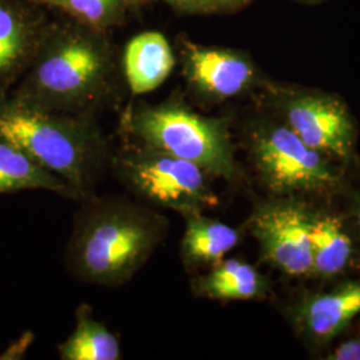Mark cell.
<instances>
[{
	"mask_svg": "<svg viewBox=\"0 0 360 360\" xmlns=\"http://www.w3.org/2000/svg\"><path fill=\"white\" fill-rule=\"evenodd\" d=\"M288 127L309 147L346 159L352 151L354 126L345 105L331 96L304 95L287 104Z\"/></svg>",
	"mask_w": 360,
	"mask_h": 360,
	"instance_id": "ba28073f",
	"label": "cell"
},
{
	"mask_svg": "<svg viewBox=\"0 0 360 360\" xmlns=\"http://www.w3.org/2000/svg\"><path fill=\"white\" fill-rule=\"evenodd\" d=\"M191 290L199 297L219 302L250 300L264 294L266 282L251 264L227 259L212 266L210 272L191 281Z\"/></svg>",
	"mask_w": 360,
	"mask_h": 360,
	"instance_id": "7c38bea8",
	"label": "cell"
},
{
	"mask_svg": "<svg viewBox=\"0 0 360 360\" xmlns=\"http://www.w3.org/2000/svg\"><path fill=\"white\" fill-rule=\"evenodd\" d=\"M165 1L172 3V4H178L181 7H196V6L207 3V0H165Z\"/></svg>",
	"mask_w": 360,
	"mask_h": 360,
	"instance_id": "ffe728a7",
	"label": "cell"
},
{
	"mask_svg": "<svg viewBox=\"0 0 360 360\" xmlns=\"http://www.w3.org/2000/svg\"><path fill=\"white\" fill-rule=\"evenodd\" d=\"M43 190L77 200L75 191L51 171L10 143L0 141V195Z\"/></svg>",
	"mask_w": 360,
	"mask_h": 360,
	"instance_id": "9a60e30c",
	"label": "cell"
},
{
	"mask_svg": "<svg viewBox=\"0 0 360 360\" xmlns=\"http://www.w3.org/2000/svg\"><path fill=\"white\" fill-rule=\"evenodd\" d=\"M330 360H360V336L342 343L328 355Z\"/></svg>",
	"mask_w": 360,
	"mask_h": 360,
	"instance_id": "d6986e66",
	"label": "cell"
},
{
	"mask_svg": "<svg viewBox=\"0 0 360 360\" xmlns=\"http://www.w3.org/2000/svg\"><path fill=\"white\" fill-rule=\"evenodd\" d=\"M248 151L260 179L272 193H321L338 183L322 153L309 147L290 127L252 129Z\"/></svg>",
	"mask_w": 360,
	"mask_h": 360,
	"instance_id": "8992f818",
	"label": "cell"
},
{
	"mask_svg": "<svg viewBox=\"0 0 360 360\" xmlns=\"http://www.w3.org/2000/svg\"><path fill=\"white\" fill-rule=\"evenodd\" d=\"M34 30L13 0H0V91L6 90L34 53Z\"/></svg>",
	"mask_w": 360,
	"mask_h": 360,
	"instance_id": "5bb4252c",
	"label": "cell"
},
{
	"mask_svg": "<svg viewBox=\"0 0 360 360\" xmlns=\"http://www.w3.org/2000/svg\"><path fill=\"white\" fill-rule=\"evenodd\" d=\"M358 215H359V220H360V203H359V212H358Z\"/></svg>",
	"mask_w": 360,
	"mask_h": 360,
	"instance_id": "603a6c76",
	"label": "cell"
},
{
	"mask_svg": "<svg viewBox=\"0 0 360 360\" xmlns=\"http://www.w3.org/2000/svg\"><path fill=\"white\" fill-rule=\"evenodd\" d=\"M179 255L186 270L215 266L235 248L240 235L231 226L203 217V212L184 218Z\"/></svg>",
	"mask_w": 360,
	"mask_h": 360,
	"instance_id": "8fae6325",
	"label": "cell"
},
{
	"mask_svg": "<svg viewBox=\"0 0 360 360\" xmlns=\"http://www.w3.org/2000/svg\"><path fill=\"white\" fill-rule=\"evenodd\" d=\"M312 217L297 203L271 202L252 212L248 229L271 263L290 275H304L312 271Z\"/></svg>",
	"mask_w": 360,
	"mask_h": 360,
	"instance_id": "52a82bcc",
	"label": "cell"
},
{
	"mask_svg": "<svg viewBox=\"0 0 360 360\" xmlns=\"http://www.w3.org/2000/svg\"><path fill=\"white\" fill-rule=\"evenodd\" d=\"M108 172L144 205L183 218L218 205L205 169L141 143L123 139L111 151Z\"/></svg>",
	"mask_w": 360,
	"mask_h": 360,
	"instance_id": "5b68a950",
	"label": "cell"
},
{
	"mask_svg": "<svg viewBox=\"0 0 360 360\" xmlns=\"http://www.w3.org/2000/svg\"><path fill=\"white\" fill-rule=\"evenodd\" d=\"M175 67V56L160 32H144L129 40L123 71L132 95H143L160 87Z\"/></svg>",
	"mask_w": 360,
	"mask_h": 360,
	"instance_id": "30bf717a",
	"label": "cell"
},
{
	"mask_svg": "<svg viewBox=\"0 0 360 360\" xmlns=\"http://www.w3.org/2000/svg\"><path fill=\"white\" fill-rule=\"evenodd\" d=\"M236 1H239V0H207V3L217 4V6H230Z\"/></svg>",
	"mask_w": 360,
	"mask_h": 360,
	"instance_id": "44dd1931",
	"label": "cell"
},
{
	"mask_svg": "<svg viewBox=\"0 0 360 360\" xmlns=\"http://www.w3.org/2000/svg\"><path fill=\"white\" fill-rule=\"evenodd\" d=\"M65 247L68 272L84 283H129L163 245L168 219L154 207L120 195L83 198Z\"/></svg>",
	"mask_w": 360,
	"mask_h": 360,
	"instance_id": "6da1fadb",
	"label": "cell"
},
{
	"mask_svg": "<svg viewBox=\"0 0 360 360\" xmlns=\"http://www.w3.org/2000/svg\"><path fill=\"white\" fill-rule=\"evenodd\" d=\"M58 356L60 360H119L123 355L119 336L94 316L90 306L80 304L75 328L58 346Z\"/></svg>",
	"mask_w": 360,
	"mask_h": 360,
	"instance_id": "2e32d148",
	"label": "cell"
},
{
	"mask_svg": "<svg viewBox=\"0 0 360 360\" xmlns=\"http://www.w3.org/2000/svg\"><path fill=\"white\" fill-rule=\"evenodd\" d=\"M111 77L112 65L103 47L72 37L41 52L13 96L49 111L86 115L105 98Z\"/></svg>",
	"mask_w": 360,
	"mask_h": 360,
	"instance_id": "277c9868",
	"label": "cell"
},
{
	"mask_svg": "<svg viewBox=\"0 0 360 360\" xmlns=\"http://www.w3.org/2000/svg\"><path fill=\"white\" fill-rule=\"evenodd\" d=\"M49 3L90 25L104 26L120 11L123 0H49Z\"/></svg>",
	"mask_w": 360,
	"mask_h": 360,
	"instance_id": "ac0fdd59",
	"label": "cell"
},
{
	"mask_svg": "<svg viewBox=\"0 0 360 360\" xmlns=\"http://www.w3.org/2000/svg\"><path fill=\"white\" fill-rule=\"evenodd\" d=\"M34 1H46V3H49V0H34Z\"/></svg>",
	"mask_w": 360,
	"mask_h": 360,
	"instance_id": "7402d4cb",
	"label": "cell"
},
{
	"mask_svg": "<svg viewBox=\"0 0 360 360\" xmlns=\"http://www.w3.org/2000/svg\"><path fill=\"white\" fill-rule=\"evenodd\" d=\"M0 141L65 180L77 200L95 193L112 151L89 116L49 111L15 96L0 99Z\"/></svg>",
	"mask_w": 360,
	"mask_h": 360,
	"instance_id": "7a4b0ae2",
	"label": "cell"
},
{
	"mask_svg": "<svg viewBox=\"0 0 360 360\" xmlns=\"http://www.w3.org/2000/svg\"><path fill=\"white\" fill-rule=\"evenodd\" d=\"M360 312V282L347 283L330 294L315 295L302 306L299 319L309 334L330 339Z\"/></svg>",
	"mask_w": 360,
	"mask_h": 360,
	"instance_id": "4fadbf2b",
	"label": "cell"
},
{
	"mask_svg": "<svg viewBox=\"0 0 360 360\" xmlns=\"http://www.w3.org/2000/svg\"><path fill=\"white\" fill-rule=\"evenodd\" d=\"M312 270L331 276L342 272L351 257V240L343 231L338 219L312 217L311 227Z\"/></svg>",
	"mask_w": 360,
	"mask_h": 360,
	"instance_id": "e0dca14e",
	"label": "cell"
},
{
	"mask_svg": "<svg viewBox=\"0 0 360 360\" xmlns=\"http://www.w3.org/2000/svg\"><path fill=\"white\" fill-rule=\"evenodd\" d=\"M184 74L193 90L215 101L245 92L255 79V70L245 56L193 43H186Z\"/></svg>",
	"mask_w": 360,
	"mask_h": 360,
	"instance_id": "9c48e42d",
	"label": "cell"
},
{
	"mask_svg": "<svg viewBox=\"0 0 360 360\" xmlns=\"http://www.w3.org/2000/svg\"><path fill=\"white\" fill-rule=\"evenodd\" d=\"M124 139L174 155L233 181L239 178L229 122L199 115L178 101L142 104L123 122Z\"/></svg>",
	"mask_w": 360,
	"mask_h": 360,
	"instance_id": "3957f363",
	"label": "cell"
}]
</instances>
